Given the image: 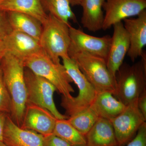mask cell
<instances>
[{
	"label": "cell",
	"mask_w": 146,
	"mask_h": 146,
	"mask_svg": "<svg viewBox=\"0 0 146 146\" xmlns=\"http://www.w3.org/2000/svg\"><path fill=\"white\" fill-rule=\"evenodd\" d=\"M25 67L23 60L9 54L3 56L0 70L11 99L9 116L12 121L21 127L27 104V93L25 77Z\"/></svg>",
	"instance_id": "cell-1"
},
{
	"label": "cell",
	"mask_w": 146,
	"mask_h": 146,
	"mask_svg": "<svg viewBox=\"0 0 146 146\" xmlns=\"http://www.w3.org/2000/svg\"><path fill=\"white\" fill-rule=\"evenodd\" d=\"M133 65L123 63L116 73L115 96L125 106L137 101L146 89V52Z\"/></svg>",
	"instance_id": "cell-2"
},
{
	"label": "cell",
	"mask_w": 146,
	"mask_h": 146,
	"mask_svg": "<svg viewBox=\"0 0 146 146\" xmlns=\"http://www.w3.org/2000/svg\"><path fill=\"white\" fill-rule=\"evenodd\" d=\"M43 24L39 42L42 51L56 63H60V58L69 57L68 50L70 43V27L51 14H48Z\"/></svg>",
	"instance_id": "cell-3"
},
{
	"label": "cell",
	"mask_w": 146,
	"mask_h": 146,
	"mask_svg": "<svg viewBox=\"0 0 146 146\" xmlns=\"http://www.w3.org/2000/svg\"><path fill=\"white\" fill-rule=\"evenodd\" d=\"M69 56L75 62L97 93L106 91L115 96L116 78L108 70L106 60L83 52L73 53Z\"/></svg>",
	"instance_id": "cell-4"
},
{
	"label": "cell",
	"mask_w": 146,
	"mask_h": 146,
	"mask_svg": "<svg viewBox=\"0 0 146 146\" xmlns=\"http://www.w3.org/2000/svg\"><path fill=\"white\" fill-rule=\"evenodd\" d=\"M23 62L25 68L53 84L62 97L72 98V93L74 92V90L71 83L73 81L63 64L55 63L43 51Z\"/></svg>",
	"instance_id": "cell-5"
},
{
	"label": "cell",
	"mask_w": 146,
	"mask_h": 146,
	"mask_svg": "<svg viewBox=\"0 0 146 146\" xmlns=\"http://www.w3.org/2000/svg\"><path fill=\"white\" fill-rule=\"evenodd\" d=\"M62 59L67 73L78 89V95L75 97L70 99L62 97L60 104L69 117L90 106L96 98L97 92L74 60L70 57L63 58Z\"/></svg>",
	"instance_id": "cell-6"
},
{
	"label": "cell",
	"mask_w": 146,
	"mask_h": 146,
	"mask_svg": "<svg viewBox=\"0 0 146 146\" xmlns=\"http://www.w3.org/2000/svg\"><path fill=\"white\" fill-rule=\"evenodd\" d=\"M24 77L27 93V103L33 104L46 108L57 119L69 118L67 115L59 112L56 106L54 95L57 90L53 84L25 67Z\"/></svg>",
	"instance_id": "cell-7"
},
{
	"label": "cell",
	"mask_w": 146,
	"mask_h": 146,
	"mask_svg": "<svg viewBox=\"0 0 146 146\" xmlns=\"http://www.w3.org/2000/svg\"><path fill=\"white\" fill-rule=\"evenodd\" d=\"M146 120L138 108L137 101L126 106L121 114L110 120L114 129L118 146L125 145L131 141Z\"/></svg>",
	"instance_id": "cell-8"
},
{
	"label": "cell",
	"mask_w": 146,
	"mask_h": 146,
	"mask_svg": "<svg viewBox=\"0 0 146 146\" xmlns=\"http://www.w3.org/2000/svg\"><path fill=\"white\" fill-rule=\"evenodd\" d=\"M69 29L70 43L68 56L73 53L83 52L103 58L106 62L111 44L110 35L97 37L71 26Z\"/></svg>",
	"instance_id": "cell-9"
},
{
	"label": "cell",
	"mask_w": 146,
	"mask_h": 146,
	"mask_svg": "<svg viewBox=\"0 0 146 146\" xmlns=\"http://www.w3.org/2000/svg\"><path fill=\"white\" fill-rule=\"evenodd\" d=\"M146 8V0H105L102 29L106 30L125 19L137 16Z\"/></svg>",
	"instance_id": "cell-10"
},
{
	"label": "cell",
	"mask_w": 146,
	"mask_h": 146,
	"mask_svg": "<svg viewBox=\"0 0 146 146\" xmlns=\"http://www.w3.org/2000/svg\"><path fill=\"white\" fill-rule=\"evenodd\" d=\"M0 49L22 60L42 51L39 40L28 35L13 31L1 42Z\"/></svg>",
	"instance_id": "cell-11"
},
{
	"label": "cell",
	"mask_w": 146,
	"mask_h": 146,
	"mask_svg": "<svg viewBox=\"0 0 146 146\" xmlns=\"http://www.w3.org/2000/svg\"><path fill=\"white\" fill-rule=\"evenodd\" d=\"M57 119L48 110L27 103L21 127L46 136L53 133Z\"/></svg>",
	"instance_id": "cell-12"
},
{
	"label": "cell",
	"mask_w": 146,
	"mask_h": 146,
	"mask_svg": "<svg viewBox=\"0 0 146 146\" xmlns=\"http://www.w3.org/2000/svg\"><path fill=\"white\" fill-rule=\"evenodd\" d=\"M113 35L109 53L106 60L107 68L110 73L116 78V74L121 65L129 46V36L122 22L113 26Z\"/></svg>",
	"instance_id": "cell-13"
},
{
	"label": "cell",
	"mask_w": 146,
	"mask_h": 146,
	"mask_svg": "<svg viewBox=\"0 0 146 146\" xmlns=\"http://www.w3.org/2000/svg\"><path fill=\"white\" fill-rule=\"evenodd\" d=\"M135 18L123 21L124 27L129 36L130 46L127 55L132 62L141 57L146 45V10Z\"/></svg>",
	"instance_id": "cell-14"
},
{
	"label": "cell",
	"mask_w": 146,
	"mask_h": 146,
	"mask_svg": "<svg viewBox=\"0 0 146 146\" xmlns=\"http://www.w3.org/2000/svg\"><path fill=\"white\" fill-rule=\"evenodd\" d=\"M3 141L8 146H43V136L34 131L24 129L7 117Z\"/></svg>",
	"instance_id": "cell-15"
},
{
	"label": "cell",
	"mask_w": 146,
	"mask_h": 146,
	"mask_svg": "<svg viewBox=\"0 0 146 146\" xmlns=\"http://www.w3.org/2000/svg\"><path fill=\"white\" fill-rule=\"evenodd\" d=\"M86 146H118L110 120L99 118L85 136Z\"/></svg>",
	"instance_id": "cell-16"
},
{
	"label": "cell",
	"mask_w": 146,
	"mask_h": 146,
	"mask_svg": "<svg viewBox=\"0 0 146 146\" xmlns=\"http://www.w3.org/2000/svg\"><path fill=\"white\" fill-rule=\"evenodd\" d=\"M105 0H82L81 23L84 27L90 31H99L102 29L104 21L103 6Z\"/></svg>",
	"instance_id": "cell-17"
},
{
	"label": "cell",
	"mask_w": 146,
	"mask_h": 146,
	"mask_svg": "<svg viewBox=\"0 0 146 146\" xmlns=\"http://www.w3.org/2000/svg\"><path fill=\"white\" fill-rule=\"evenodd\" d=\"M90 106L99 117L110 120L121 114L126 106L116 99L112 93L105 91L97 93Z\"/></svg>",
	"instance_id": "cell-18"
},
{
	"label": "cell",
	"mask_w": 146,
	"mask_h": 146,
	"mask_svg": "<svg viewBox=\"0 0 146 146\" xmlns=\"http://www.w3.org/2000/svg\"><path fill=\"white\" fill-rule=\"evenodd\" d=\"M13 31L28 35L39 40L43 25L39 20L30 15L17 12H7Z\"/></svg>",
	"instance_id": "cell-19"
},
{
	"label": "cell",
	"mask_w": 146,
	"mask_h": 146,
	"mask_svg": "<svg viewBox=\"0 0 146 146\" xmlns=\"http://www.w3.org/2000/svg\"><path fill=\"white\" fill-rule=\"evenodd\" d=\"M0 9L30 15L42 23L46 20L48 14L45 12L40 0H4L0 4Z\"/></svg>",
	"instance_id": "cell-20"
},
{
	"label": "cell",
	"mask_w": 146,
	"mask_h": 146,
	"mask_svg": "<svg viewBox=\"0 0 146 146\" xmlns=\"http://www.w3.org/2000/svg\"><path fill=\"white\" fill-rule=\"evenodd\" d=\"M40 1L47 14H51L68 25H70V20L77 23L68 0H40Z\"/></svg>",
	"instance_id": "cell-21"
},
{
	"label": "cell",
	"mask_w": 146,
	"mask_h": 146,
	"mask_svg": "<svg viewBox=\"0 0 146 146\" xmlns=\"http://www.w3.org/2000/svg\"><path fill=\"white\" fill-rule=\"evenodd\" d=\"M53 133L71 146H86V139L68 121V119H57Z\"/></svg>",
	"instance_id": "cell-22"
},
{
	"label": "cell",
	"mask_w": 146,
	"mask_h": 146,
	"mask_svg": "<svg viewBox=\"0 0 146 146\" xmlns=\"http://www.w3.org/2000/svg\"><path fill=\"white\" fill-rule=\"evenodd\" d=\"M99 118L90 106L83 111L69 117L68 120L77 130L85 136Z\"/></svg>",
	"instance_id": "cell-23"
},
{
	"label": "cell",
	"mask_w": 146,
	"mask_h": 146,
	"mask_svg": "<svg viewBox=\"0 0 146 146\" xmlns=\"http://www.w3.org/2000/svg\"><path fill=\"white\" fill-rule=\"evenodd\" d=\"M11 103L10 95L3 79L0 70V112L9 115L11 110Z\"/></svg>",
	"instance_id": "cell-24"
},
{
	"label": "cell",
	"mask_w": 146,
	"mask_h": 146,
	"mask_svg": "<svg viewBox=\"0 0 146 146\" xmlns=\"http://www.w3.org/2000/svg\"><path fill=\"white\" fill-rule=\"evenodd\" d=\"M12 31L13 30L9 21L7 12L0 9V42Z\"/></svg>",
	"instance_id": "cell-25"
},
{
	"label": "cell",
	"mask_w": 146,
	"mask_h": 146,
	"mask_svg": "<svg viewBox=\"0 0 146 146\" xmlns=\"http://www.w3.org/2000/svg\"><path fill=\"white\" fill-rule=\"evenodd\" d=\"M126 146H146V123L143 125L134 138Z\"/></svg>",
	"instance_id": "cell-26"
},
{
	"label": "cell",
	"mask_w": 146,
	"mask_h": 146,
	"mask_svg": "<svg viewBox=\"0 0 146 146\" xmlns=\"http://www.w3.org/2000/svg\"><path fill=\"white\" fill-rule=\"evenodd\" d=\"M43 146H71L53 133L43 136Z\"/></svg>",
	"instance_id": "cell-27"
},
{
	"label": "cell",
	"mask_w": 146,
	"mask_h": 146,
	"mask_svg": "<svg viewBox=\"0 0 146 146\" xmlns=\"http://www.w3.org/2000/svg\"><path fill=\"white\" fill-rule=\"evenodd\" d=\"M137 104L140 111L146 119V89L138 97Z\"/></svg>",
	"instance_id": "cell-28"
},
{
	"label": "cell",
	"mask_w": 146,
	"mask_h": 146,
	"mask_svg": "<svg viewBox=\"0 0 146 146\" xmlns=\"http://www.w3.org/2000/svg\"><path fill=\"white\" fill-rule=\"evenodd\" d=\"M9 114L0 112V141H3V133L7 116Z\"/></svg>",
	"instance_id": "cell-29"
},
{
	"label": "cell",
	"mask_w": 146,
	"mask_h": 146,
	"mask_svg": "<svg viewBox=\"0 0 146 146\" xmlns=\"http://www.w3.org/2000/svg\"><path fill=\"white\" fill-rule=\"evenodd\" d=\"M82 0H68L71 6L80 5Z\"/></svg>",
	"instance_id": "cell-30"
},
{
	"label": "cell",
	"mask_w": 146,
	"mask_h": 146,
	"mask_svg": "<svg viewBox=\"0 0 146 146\" xmlns=\"http://www.w3.org/2000/svg\"><path fill=\"white\" fill-rule=\"evenodd\" d=\"M0 146H8L3 141H0Z\"/></svg>",
	"instance_id": "cell-31"
},
{
	"label": "cell",
	"mask_w": 146,
	"mask_h": 146,
	"mask_svg": "<svg viewBox=\"0 0 146 146\" xmlns=\"http://www.w3.org/2000/svg\"><path fill=\"white\" fill-rule=\"evenodd\" d=\"M3 56V53L1 51L0 49V65H1V60Z\"/></svg>",
	"instance_id": "cell-32"
},
{
	"label": "cell",
	"mask_w": 146,
	"mask_h": 146,
	"mask_svg": "<svg viewBox=\"0 0 146 146\" xmlns=\"http://www.w3.org/2000/svg\"><path fill=\"white\" fill-rule=\"evenodd\" d=\"M4 0H0V4Z\"/></svg>",
	"instance_id": "cell-33"
}]
</instances>
